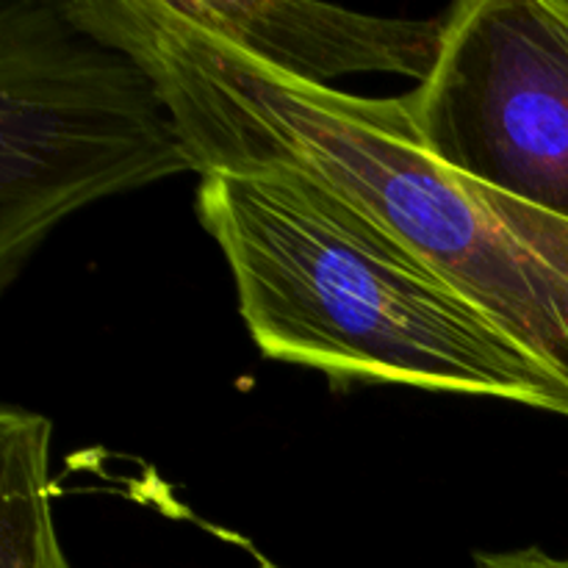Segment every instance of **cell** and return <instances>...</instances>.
<instances>
[{"label": "cell", "mask_w": 568, "mask_h": 568, "mask_svg": "<svg viewBox=\"0 0 568 568\" xmlns=\"http://www.w3.org/2000/svg\"><path fill=\"white\" fill-rule=\"evenodd\" d=\"M475 568H568V558H555L544 549H516V552H480Z\"/></svg>", "instance_id": "7"}, {"label": "cell", "mask_w": 568, "mask_h": 568, "mask_svg": "<svg viewBox=\"0 0 568 568\" xmlns=\"http://www.w3.org/2000/svg\"><path fill=\"white\" fill-rule=\"evenodd\" d=\"M242 320L272 361L353 381L471 394L568 419V392L414 250L288 170L205 175Z\"/></svg>", "instance_id": "2"}, {"label": "cell", "mask_w": 568, "mask_h": 568, "mask_svg": "<svg viewBox=\"0 0 568 568\" xmlns=\"http://www.w3.org/2000/svg\"><path fill=\"white\" fill-rule=\"evenodd\" d=\"M153 75L200 175L288 170L414 250L568 392V222L438 164L403 98L275 75L166 0L61 3Z\"/></svg>", "instance_id": "1"}, {"label": "cell", "mask_w": 568, "mask_h": 568, "mask_svg": "<svg viewBox=\"0 0 568 568\" xmlns=\"http://www.w3.org/2000/svg\"><path fill=\"white\" fill-rule=\"evenodd\" d=\"M50 433L33 410H0V568H72L50 510Z\"/></svg>", "instance_id": "6"}, {"label": "cell", "mask_w": 568, "mask_h": 568, "mask_svg": "<svg viewBox=\"0 0 568 568\" xmlns=\"http://www.w3.org/2000/svg\"><path fill=\"white\" fill-rule=\"evenodd\" d=\"M189 26L288 81L327 87L353 72L425 81L442 53L449 14L388 20L300 0H166Z\"/></svg>", "instance_id": "5"}, {"label": "cell", "mask_w": 568, "mask_h": 568, "mask_svg": "<svg viewBox=\"0 0 568 568\" xmlns=\"http://www.w3.org/2000/svg\"><path fill=\"white\" fill-rule=\"evenodd\" d=\"M427 155L568 222V0H466L405 94Z\"/></svg>", "instance_id": "4"}, {"label": "cell", "mask_w": 568, "mask_h": 568, "mask_svg": "<svg viewBox=\"0 0 568 568\" xmlns=\"http://www.w3.org/2000/svg\"><path fill=\"white\" fill-rule=\"evenodd\" d=\"M194 170L170 103L59 6L0 14V286L83 205Z\"/></svg>", "instance_id": "3"}]
</instances>
